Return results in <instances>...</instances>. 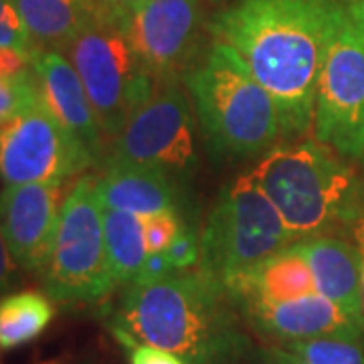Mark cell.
Segmentation results:
<instances>
[{"mask_svg": "<svg viewBox=\"0 0 364 364\" xmlns=\"http://www.w3.org/2000/svg\"><path fill=\"white\" fill-rule=\"evenodd\" d=\"M93 2H95V6H97L100 13L116 14V16L126 18L136 9H140L146 0H93Z\"/></svg>", "mask_w": 364, "mask_h": 364, "instance_id": "cell-31", "label": "cell"}, {"mask_svg": "<svg viewBox=\"0 0 364 364\" xmlns=\"http://www.w3.org/2000/svg\"><path fill=\"white\" fill-rule=\"evenodd\" d=\"M124 348L128 350L130 364H186L174 352L158 348V346H152V344L134 342V344H128Z\"/></svg>", "mask_w": 364, "mask_h": 364, "instance_id": "cell-26", "label": "cell"}, {"mask_svg": "<svg viewBox=\"0 0 364 364\" xmlns=\"http://www.w3.org/2000/svg\"><path fill=\"white\" fill-rule=\"evenodd\" d=\"M102 205L136 217L178 210L176 181L166 172L150 166L105 158L104 174L97 176Z\"/></svg>", "mask_w": 364, "mask_h": 364, "instance_id": "cell-15", "label": "cell"}, {"mask_svg": "<svg viewBox=\"0 0 364 364\" xmlns=\"http://www.w3.org/2000/svg\"><path fill=\"white\" fill-rule=\"evenodd\" d=\"M172 273L176 272L170 265L168 257H166V251L164 253H148L142 269H140L138 277L132 284H154V282H160V279L168 277Z\"/></svg>", "mask_w": 364, "mask_h": 364, "instance_id": "cell-28", "label": "cell"}, {"mask_svg": "<svg viewBox=\"0 0 364 364\" xmlns=\"http://www.w3.org/2000/svg\"><path fill=\"white\" fill-rule=\"evenodd\" d=\"M39 100V85L33 69L18 75H0V126L6 124Z\"/></svg>", "mask_w": 364, "mask_h": 364, "instance_id": "cell-22", "label": "cell"}, {"mask_svg": "<svg viewBox=\"0 0 364 364\" xmlns=\"http://www.w3.org/2000/svg\"><path fill=\"white\" fill-rule=\"evenodd\" d=\"M200 130L215 154L243 160L272 150L284 136L282 116L269 91L237 53L215 43L205 59L184 73Z\"/></svg>", "mask_w": 364, "mask_h": 364, "instance_id": "cell-4", "label": "cell"}, {"mask_svg": "<svg viewBox=\"0 0 364 364\" xmlns=\"http://www.w3.org/2000/svg\"><path fill=\"white\" fill-rule=\"evenodd\" d=\"M255 364H308V363H304L301 358L294 356L291 352L284 350L282 346H272V348L259 350V354H257V363Z\"/></svg>", "mask_w": 364, "mask_h": 364, "instance_id": "cell-32", "label": "cell"}, {"mask_svg": "<svg viewBox=\"0 0 364 364\" xmlns=\"http://www.w3.org/2000/svg\"><path fill=\"white\" fill-rule=\"evenodd\" d=\"M344 9L354 26L364 35V0H348V4Z\"/></svg>", "mask_w": 364, "mask_h": 364, "instance_id": "cell-33", "label": "cell"}, {"mask_svg": "<svg viewBox=\"0 0 364 364\" xmlns=\"http://www.w3.org/2000/svg\"><path fill=\"white\" fill-rule=\"evenodd\" d=\"M93 158L39 100L0 126V178L6 184H63Z\"/></svg>", "mask_w": 364, "mask_h": 364, "instance_id": "cell-10", "label": "cell"}, {"mask_svg": "<svg viewBox=\"0 0 364 364\" xmlns=\"http://www.w3.org/2000/svg\"><path fill=\"white\" fill-rule=\"evenodd\" d=\"M298 247L310 265L318 294L332 299L356 324L363 326L360 261L352 241L322 235L298 241Z\"/></svg>", "mask_w": 364, "mask_h": 364, "instance_id": "cell-16", "label": "cell"}, {"mask_svg": "<svg viewBox=\"0 0 364 364\" xmlns=\"http://www.w3.org/2000/svg\"><path fill=\"white\" fill-rule=\"evenodd\" d=\"M104 229L107 263L114 284L130 286L138 277L148 255L140 217L104 207Z\"/></svg>", "mask_w": 364, "mask_h": 364, "instance_id": "cell-20", "label": "cell"}, {"mask_svg": "<svg viewBox=\"0 0 364 364\" xmlns=\"http://www.w3.org/2000/svg\"><path fill=\"white\" fill-rule=\"evenodd\" d=\"M237 308L255 332L279 344L308 338L360 342L364 336L363 326L318 291L287 301H245Z\"/></svg>", "mask_w": 364, "mask_h": 364, "instance_id": "cell-13", "label": "cell"}, {"mask_svg": "<svg viewBox=\"0 0 364 364\" xmlns=\"http://www.w3.org/2000/svg\"><path fill=\"white\" fill-rule=\"evenodd\" d=\"M31 67V57L14 49L0 47V75H18Z\"/></svg>", "mask_w": 364, "mask_h": 364, "instance_id": "cell-30", "label": "cell"}, {"mask_svg": "<svg viewBox=\"0 0 364 364\" xmlns=\"http://www.w3.org/2000/svg\"><path fill=\"white\" fill-rule=\"evenodd\" d=\"M0 364H2V363H0ZM43 364H57V363H43Z\"/></svg>", "mask_w": 364, "mask_h": 364, "instance_id": "cell-34", "label": "cell"}, {"mask_svg": "<svg viewBox=\"0 0 364 364\" xmlns=\"http://www.w3.org/2000/svg\"><path fill=\"white\" fill-rule=\"evenodd\" d=\"M61 53L75 67L102 130L112 138L156 90L158 79L134 51L122 16L95 14Z\"/></svg>", "mask_w": 364, "mask_h": 364, "instance_id": "cell-6", "label": "cell"}, {"mask_svg": "<svg viewBox=\"0 0 364 364\" xmlns=\"http://www.w3.org/2000/svg\"><path fill=\"white\" fill-rule=\"evenodd\" d=\"M346 231L350 237L352 245L356 247L358 261H360V299H363V326H364V193L358 205L352 213L350 221L346 225Z\"/></svg>", "mask_w": 364, "mask_h": 364, "instance_id": "cell-27", "label": "cell"}, {"mask_svg": "<svg viewBox=\"0 0 364 364\" xmlns=\"http://www.w3.org/2000/svg\"><path fill=\"white\" fill-rule=\"evenodd\" d=\"M166 257L174 272H188L200 261V235L195 227L184 225L178 237L166 249Z\"/></svg>", "mask_w": 364, "mask_h": 364, "instance_id": "cell-25", "label": "cell"}, {"mask_svg": "<svg viewBox=\"0 0 364 364\" xmlns=\"http://www.w3.org/2000/svg\"><path fill=\"white\" fill-rule=\"evenodd\" d=\"M291 245L277 208L251 172L227 184L200 233L198 272L227 291L275 251Z\"/></svg>", "mask_w": 364, "mask_h": 364, "instance_id": "cell-5", "label": "cell"}, {"mask_svg": "<svg viewBox=\"0 0 364 364\" xmlns=\"http://www.w3.org/2000/svg\"><path fill=\"white\" fill-rule=\"evenodd\" d=\"M31 69L37 77L43 104L87 148L97 164L104 156V130L75 67L61 51L37 49L31 57Z\"/></svg>", "mask_w": 364, "mask_h": 364, "instance_id": "cell-14", "label": "cell"}, {"mask_svg": "<svg viewBox=\"0 0 364 364\" xmlns=\"http://www.w3.org/2000/svg\"><path fill=\"white\" fill-rule=\"evenodd\" d=\"M140 223H142L144 243L148 253H164L184 227V223L178 217V210L150 215L140 219Z\"/></svg>", "mask_w": 364, "mask_h": 364, "instance_id": "cell-23", "label": "cell"}, {"mask_svg": "<svg viewBox=\"0 0 364 364\" xmlns=\"http://www.w3.org/2000/svg\"><path fill=\"white\" fill-rule=\"evenodd\" d=\"M16 279H18V265L13 259L9 245L4 241L2 229H0V294L11 289Z\"/></svg>", "mask_w": 364, "mask_h": 364, "instance_id": "cell-29", "label": "cell"}, {"mask_svg": "<svg viewBox=\"0 0 364 364\" xmlns=\"http://www.w3.org/2000/svg\"><path fill=\"white\" fill-rule=\"evenodd\" d=\"M340 9L336 0H235L210 25L269 91L284 136L314 124L318 79Z\"/></svg>", "mask_w": 364, "mask_h": 364, "instance_id": "cell-1", "label": "cell"}, {"mask_svg": "<svg viewBox=\"0 0 364 364\" xmlns=\"http://www.w3.org/2000/svg\"><path fill=\"white\" fill-rule=\"evenodd\" d=\"M37 49L61 51L100 14L93 0H14Z\"/></svg>", "mask_w": 364, "mask_h": 364, "instance_id": "cell-18", "label": "cell"}, {"mask_svg": "<svg viewBox=\"0 0 364 364\" xmlns=\"http://www.w3.org/2000/svg\"><path fill=\"white\" fill-rule=\"evenodd\" d=\"M0 47L25 53L28 57L37 51L14 0H0Z\"/></svg>", "mask_w": 364, "mask_h": 364, "instance_id": "cell-24", "label": "cell"}, {"mask_svg": "<svg viewBox=\"0 0 364 364\" xmlns=\"http://www.w3.org/2000/svg\"><path fill=\"white\" fill-rule=\"evenodd\" d=\"M55 301L47 294L25 289L0 298V352L37 340L51 326Z\"/></svg>", "mask_w": 364, "mask_h": 364, "instance_id": "cell-19", "label": "cell"}, {"mask_svg": "<svg viewBox=\"0 0 364 364\" xmlns=\"http://www.w3.org/2000/svg\"><path fill=\"white\" fill-rule=\"evenodd\" d=\"M291 243L346 229L364 193L350 166L318 140L279 144L251 170Z\"/></svg>", "mask_w": 364, "mask_h": 364, "instance_id": "cell-3", "label": "cell"}, {"mask_svg": "<svg viewBox=\"0 0 364 364\" xmlns=\"http://www.w3.org/2000/svg\"><path fill=\"white\" fill-rule=\"evenodd\" d=\"M107 158L162 170L174 181L195 174V124L176 79L158 81L154 93L119 132Z\"/></svg>", "mask_w": 364, "mask_h": 364, "instance_id": "cell-9", "label": "cell"}, {"mask_svg": "<svg viewBox=\"0 0 364 364\" xmlns=\"http://www.w3.org/2000/svg\"><path fill=\"white\" fill-rule=\"evenodd\" d=\"M314 136L344 156H364V35L344 6L318 79Z\"/></svg>", "mask_w": 364, "mask_h": 364, "instance_id": "cell-8", "label": "cell"}, {"mask_svg": "<svg viewBox=\"0 0 364 364\" xmlns=\"http://www.w3.org/2000/svg\"><path fill=\"white\" fill-rule=\"evenodd\" d=\"M63 203V184H6L0 193V229L21 269L43 273Z\"/></svg>", "mask_w": 364, "mask_h": 364, "instance_id": "cell-12", "label": "cell"}, {"mask_svg": "<svg viewBox=\"0 0 364 364\" xmlns=\"http://www.w3.org/2000/svg\"><path fill=\"white\" fill-rule=\"evenodd\" d=\"M200 0H146L124 18L144 67L158 79H176L196 47Z\"/></svg>", "mask_w": 364, "mask_h": 364, "instance_id": "cell-11", "label": "cell"}, {"mask_svg": "<svg viewBox=\"0 0 364 364\" xmlns=\"http://www.w3.org/2000/svg\"><path fill=\"white\" fill-rule=\"evenodd\" d=\"M233 308L205 273L176 272L154 284H130L109 330L122 346L152 344L186 364H243L249 338Z\"/></svg>", "mask_w": 364, "mask_h": 364, "instance_id": "cell-2", "label": "cell"}, {"mask_svg": "<svg viewBox=\"0 0 364 364\" xmlns=\"http://www.w3.org/2000/svg\"><path fill=\"white\" fill-rule=\"evenodd\" d=\"M316 291L310 265L298 243L275 251L227 289L235 306L245 301H287Z\"/></svg>", "mask_w": 364, "mask_h": 364, "instance_id": "cell-17", "label": "cell"}, {"mask_svg": "<svg viewBox=\"0 0 364 364\" xmlns=\"http://www.w3.org/2000/svg\"><path fill=\"white\" fill-rule=\"evenodd\" d=\"M41 279L45 294L57 304L100 301L116 287L107 263L97 176L83 174L65 196Z\"/></svg>", "mask_w": 364, "mask_h": 364, "instance_id": "cell-7", "label": "cell"}, {"mask_svg": "<svg viewBox=\"0 0 364 364\" xmlns=\"http://www.w3.org/2000/svg\"><path fill=\"white\" fill-rule=\"evenodd\" d=\"M363 160H364V156H363Z\"/></svg>", "mask_w": 364, "mask_h": 364, "instance_id": "cell-35", "label": "cell"}, {"mask_svg": "<svg viewBox=\"0 0 364 364\" xmlns=\"http://www.w3.org/2000/svg\"><path fill=\"white\" fill-rule=\"evenodd\" d=\"M308 364H364L360 342L346 338H308L279 344Z\"/></svg>", "mask_w": 364, "mask_h": 364, "instance_id": "cell-21", "label": "cell"}]
</instances>
